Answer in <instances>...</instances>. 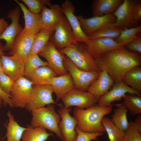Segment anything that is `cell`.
I'll return each mask as SVG.
<instances>
[{
	"instance_id": "7",
	"label": "cell",
	"mask_w": 141,
	"mask_h": 141,
	"mask_svg": "<svg viewBox=\"0 0 141 141\" xmlns=\"http://www.w3.org/2000/svg\"><path fill=\"white\" fill-rule=\"evenodd\" d=\"M53 92L50 85H33L31 97L25 109L31 112L33 109L51 104L62 107V104L56 103L54 100L52 96Z\"/></svg>"
},
{
	"instance_id": "39",
	"label": "cell",
	"mask_w": 141,
	"mask_h": 141,
	"mask_svg": "<svg viewBox=\"0 0 141 141\" xmlns=\"http://www.w3.org/2000/svg\"><path fill=\"white\" fill-rule=\"evenodd\" d=\"M14 82L3 72L0 73V87L5 92L9 95Z\"/></svg>"
},
{
	"instance_id": "28",
	"label": "cell",
	"mask_w": 141,
	"mask_h": 141,
	"mask_svg": "<svg viewBox=\"0 0 141 141\" xmlns=\"http://www.w3.org/2000/svg\"><path fill=\"white\" fill-rule=\"evenodd\" d=\"M26 127L22 137V141H45L49 137L53 136L42 127H34L30 125Z\"/></svg>"
},
{
	"instance_id": "20",
	"label": "cell",
	"mask_w": 141,
	"mask_h": 141,
	"mask_svg": "<svg viewBox=\"0 0 141 141\" xmlns=\"http://www.w3.org/2000/svg\"><path fill=\"white\" fill-rule=\"evenodd\" d=\"M3 66V72L14 81L24 76L25 61L15 55H0Z\"/></svg>"
},
{
	"instance_id": "34",
	"label": "cell",
	"mask_w": 141,
	"mask_h": 141,
	"mask_svg": "<svg viewBox=\"0 0 141 141\" xmlns=\"http://www.w3.org/2000/svg\"><path fill=\"white\" fill-rule=\"evenodd\" d=\"M44 66L48 67V63L42 60L38 54L28 57L25 62L24 76L28 79L36 69Z\"/></svg>"
},
{
	"instance_id": "31",
	"label": "cell",
	"mask_w": 141,
	"mask_h": 141,
	"mask_svg": "<svg viewBox=\"0 0 141 141\" xmlns=\"http://www.w3.org/2000/svg\"><path fill=\"white\" fill-rule=\"evenodd\" d=\"M54 32L42 29L36 34L28 57L38 54L49 41Z\"/></svg>"
},
{
	"instance_id": "3",
	"label": "cell",
	"mask_w": 141,
	"mask_h": 141,
	"mask_svg": "<svg viewBox=\"0 0 141 141\" xmlns=\"http://www.w3.org/2000/svg\"><path fill=\"white\" fill-rule=\"evenodd\" d=\"M31 112V126L34 127H42L54 132L63 140L58 127L61 118L59 114L56 111L54 104L33 109Z\"/></svg>"
},
{
	"instance_id": "17",
	"label": "cell",
	"mask_w": 141,
	"mask_h": 141,
	"mask_svg": "<svg viewBox=\"0 0 141 141\" xmlns=\"http://www.w3.org/2000/svg\"><path fill=\"white\" fill-rule=\"evenodd\" d=\"M49 7L45 6L40 13V25L42 29L54 32L65 16L59 5L51 4Z\"/></svg>"
},
{
	"instance_id": "4",
	"label": "cell",
	"mask_w": 141,
	"mask_h": 141,
	"mask_svg": "<svg viewBox=\"0 0 141 141\" xmlns=\"http://www.w3.org/2000/svg\"><path fill=\"white\" fill-rule=\"evenodd\" d=\"M81 43L77 42L59 51L78 68L87 72H99L95 59Z\"/></svg>"
},
{
	"instance_id": "37",
	"label": "cell",
	"mask_w": 141,
	"mask_h": 141,
	"mask_svg": "<svg viewBox=\"0 0 141 141\" xmlns=\"http://www.w3.org/2000/svg\"><path fill=\"white\" fill-rule=\"evenodd\" d=\"M28 7V10L31 13L36 14L41 12L46 5L49 7L52 4L49 0H22Z\"/></svg>"
},
{
	"instance_id": "33",
	"label": "cell",
	"mask_w": 141,
	"mask_h": 141,
	"mask_svg": "<svg viewBox=\"0 0 141 141\" xmlns=\"http://www.w3.org/2000/svg\"><path fill=\"white\" fill-rule=\"evenodd\" d=\"M123 104L133 115L141 114V96L126 93L123 97Z\"/></svg>"
},
{
	"instance_id": "46",
	"label": "cell",
	"mask_w": 141,
	"mask_h": 141,
	"mask_svg": "<svg viewBox=\"0 0 141 141\" xmlns=\"http://www.w3.org/2000/svg\"><path fill=\"white\" fill-rule=\"evenodd\" d=\"M3 104V100L2 98L0 96V109L1 108L2 104Z\"/></svg>"
},
{
	"instance_id": "23",
	"label": "cell",
	"mask_w": 141,
	"mask_h": 141,
	"mask_svg": "<svg viewBox=\"0 0 141 141\" xmlns=\"http://www.w3.org/2000/svg\"><path fill=\"white\" fill-rule=\"evenodd\" d=\"M122 0H95L92 5V14L94 16L113 13L122 3Z\"/></svg>"
},
{
	"instance_id": "42",
	"label": "cell",
	"mask_w": 141,
	"mask_h": 141,
	"mask_svg": "<svg viewBox=\"0 0 141 141\" xmlns=\"http://www.w3.org/2000/svg\"><path fill=\"white\" fill-rule=\"evenodd\" d=\"M0 96L2 99L4 105H9L11 108L13 107L10 96L5 92L0 87Z\"/></svg>"
},
{
	"instance_id": "8",
	"label": "cell",
	"mask_w": 141,
	"mask_h": 141,
	"mask_svg": "<svg viewBox=\"0 0 141 141\" xmlns=\"http://www.w3.org/2000/svg\"><path fill=\"white\" fill-rule=\"evenodd\" d=\"M36 35L25 28L17 35L8 54L17 56L25 62L31 52Z\"/></svg>"
},
{
	"instance_id": "43",
	"label": "cell",
	"mask_w": 141,
	"mask_h": 141,
	"mask_svg": "<svg viewBox=\"0 0 141 141\" xmlns=\"http://www.w3.org/2000/svg\"><path fill=\"white\" fill-rule=\"evenodd\" d=\"M8 22L3 18H0V35L8 26Z\"/></svg>"
},
{
	"instance_id": "22",
	"label": "cell",
	"mask_w": 141,
	"mask_h": 141,
	"mask_svg": "<svg viewBox=\"0 0 141 141\" xmlns=\"http://www.w3.org/2000/svg\"><path fill=\"white\" fill-rule=\"evenodd\" d=\"M56 97L57 101L61 99L66 94L74 88L72 79L68 73L52 78L49 84Z\"/></svg>"
},
{
	"instance_id": "44",
	"label": "cell",
	"mask_w": 141,
	"mask_h": 141,
	"mask_svg": "<svg viewBox=\"0 0 141 141\" xmlns=\"http://www.w3.org/2000/svg\"><path fill=\"white\" fill-rule=\"evenodd\" d=\"M4 45L2 43L0 42V55H7V54L4 52Z\"/></svg>"
},
{
	"instance_id": "36",
	"label": "cell",
	"mask_w": 141,
	"mask_h": 141,
	"mask_svg": "<svg viewBox=\"0 0 141 141\" xmlns=\"http://www.w3.org/2000/svg\"><path fill=\"white\" fill-rule=\"evenodd\" d=\"M122 141H141V127L133 121L130 122Z\"/></svg>"
},
{
	"instance_id": "12",
	"label": "cell",
	"mask_w": 141,
	"mask_h": 141,
	"mask_svg": "<svg viewBox=\"0 0 141 141\" xmlns=\"http://www.w3.org/2000/svg\"><path fill=\"white\" fill-rule=\"evenodd\" d=\"M58 110L61 118L58 125L62 134L63 141H76L77 133L75 128L77 122L74 116H71L70 108H67L62 106Z\"/></svg>"
},
{
	"instance_id": "26",
	"label": "cell",
	"mask_w": 141,
	"mask_h": 141,
	"mask_svg": "<svg viewBox=\"0 0 141 141\" xmlns=\"http://www.w3.org/2000/svg\"><path fill=\"white\" fill-rule=\"evenodd\" d=\"M57 76V75L48 66L40 67L33 73L28 79L33 83V85L49 84L51 80Z\"/></svg>"
},
{
	"instance_id": "10",
	"label": "cell",
	"mask_w": 141,
	"mask_h": 141,
	"mask_svg": "<svg viewBox=\"0 0 141 141\" xmlns=\"http://www.w3.org/2000/svg\"><path fill=\"white\" fill-rule=\"evenodd\" d=\"M38 55L46 59L48 67L57 75L61 76L68 73L64 64L65 55L49 41Z\"/></svg>"
},
{
	"instance_id": "1",
	"label": "cell",
	"mask_w": 141,
	"mask_h": 141,
	"mask_svg": "<svg viewBox=\"0 0 141 141\" xmlns=\"http://www.w3.org/2000/svg\"><path fill=\"white\" fill-rule=\"evenodd\" d=\"M95 59L99 71H105L115 82L122 80L132 68L141 65V55L125 47L110 51Z\"/></svg>"
},
{
	"instance_id": "30",
	"label": "cell",
	"mask_w": 141,
	"mask_h": 141,
	"mask_svg": "<svg viewBox=\"0 0 141 141\" xmlns=\"http://www.w3.org/2000/svg\"><path fill=\"white\" fill-rule=\"evenodd\" d=\"M115 105L117 108L111 115V119L119 128L125 131L129 125L127 116L128 110L123 103L117 104Z\"/></svg>"
},
{
	"instance_id": "6",
	"label": "cell",
	"mask_w": 141,
	"mask_h": 141,
	"mask_svg": "<svg viewBox=\"0 0 141 141\" xmlns=\"http://www.w3.org/2000/svg\"><path fill=\"white\" fill-rule=\"evenodd\" d=\"M33 85L24 76L14 82L10 94L13 107L25 108L30 100Z\"/></svg>"
},
{
	"instance_id": "41",
	"label": "cell",
	"mask_w": 141,
	"mask_h": 141,
	"mask_svg": "<svg viewBox=\"0 0 141 141\" xmlns=\"http://www.w3.org/2000/svg\"><path fill=\"white\" fill-rule=\"evenodd\" d=\"M132 16L135 20L138 22L141 20V1L137 0L132 10Z\"/></svg>"
},
{
	"instance_id": "32",
	"label": "cell",
	"mask_w": 141,
	"mask_h": 141,
	"mask_svg": "<svg viewBox=\"0 0 141 141\" xmlns=\"http://www.w3.org/2000/svg\"><path fill=\"white\" fill-rule=\"evenodd\" d=\"M102 122L110 141H122L125 131L119 128L111 119L105 116L103 118Z\"/></svg>"
},
{
	"instance_id": "11",
	"label": "cell",
	"mask_w": 141,
	"mask_h": 141,
	"mask_svg": "<svg viewBox=\"0 0 141 141\" xmlns=\"http://www.w3.org/2000/svg\"><path fill=\"white\" fill-rule=\"evenodd\" d=\"M55 46L64 49L76 43L70 25L66 17L60 22L49 40Z\"/></svg>"
},
{
	"instance_id": "13",
	"label": "cell",
	"mask_w": 141,
	"mask_h": 141,
	"mask_svg": "<svg viewBox=\"0 0 141 141\" xmlns=\"http://www.w3.org/2000/svg\"><path fill=\"white\" fill-rule=\"evenodd\" d=\"M137 0H124L113 13L116 18V23L120 28L124 30L136 27L138 22L132 16L133 7Z\"/></svg>"
},
{
	"instance_id": "40",
	"label": "cell",
	"mask_w": 141,
	"mask_h": 141,
	"mask_svg": "<svg viewBox=\"0 0 141 141\" xmlns=\"http://www.w3.org/2000/svg\"><path fill=\"white\" fill-rule=\"evenodd\" d=\"M139 33L134 39L125 46L126 49L131 52L141 54V34Z\"/></svg>"
},
{
	"instance_id": "29",
	"label": "cell",
	"mask_w": 141,
	"mask_h": 141,
	"mask_svg": "<svg viewBox=\"0 0 141 141\" xmlns=\"http://www.w3.org/2000/svg\"><path fill=\"white\" fill-rule=\"evenodd\" d=\"M122 80L133 89L141 91V68L134 67L128 71L123 77Z\"/></svg>"
},
{
	"instance_id": "2",
	"label": "cell",
	"mask_w": 141,
	"mask_h": 141,
	"mask_svg": "<svg viewBox=\"0 0 141 141\" xmlns=\"http://www.w3.org/2000/svg\"><path fill=\"white\" fill-rule=\"evenodd\" d=\"M112 109V106L102 107L97 104L86 109L75 107L73 114L77 121V126L86 132H105L102 121L105 115L111 113Z\"/></svg>"
},
{
	"instance_id": "35",
	"label": "cell",
	"mask_w": 141,
	"mask_h": 141,
	"mask_svg": "<svg viewBox=\"0 0 141 141\" xmlns=\"http://www.w3.org/2000/svg\"><path fill=\"white\" fill-rule=\"evenodd\" d=\"M141 32V25L133 28L123 30L120 34L114 39L117 43L125 46L133 41Z\"/></svg>"
},
{
	"instance_id": "45",
	"label": "cell",
	"mask_w": 141,
	"mask_h": 141,
	"mask_svg": "<svg viewBox=\"0 0 141 141\" xmlns=\"http://www.w3.org/2000/svg\"><path fill=\"white\" fill-rule=\"evenodd\" d=\"M2 72H3L2 64L0 56V73Z\"/></svg>"
},
{
	"instance_id": "9",
	"label": "cell",
	"mask_w": 141,
	"mask_h": 141,
	"mask_svg": "<svg viewBox=\"0 0 141 141\" xmlns=\"http://www.w3.org/2000/svg\"><path fill=\"white\" fill-rule=\"evenodd\" d=\"M64 107L67 108L75 106L83 109L91 107L98 103V100L90 93L74 88L61 99Z\"/></svg>"
},
{
	"instance_id": "5",
	"label": "cell",
	"mask_w": 141,
	"mask_h": 141,
	"mask_svg": "<svg viewBox=\"0 0 141 141\" xmlns=\"http://www.w3.org/2000/svg\"><path fill=\"white\" fill-rule=\"evenodd\" d=\"M64 64L72 79L74 86L83 91H87L90 86L99 75L100 71L87 72L78 68L65 56Z\"/></svg>"
},
{
	"instance_id": "25",
	"label": "cell",
	"mask_w": 141,
	"mask_h": 141,
	"mask_svg": "<svg viewBox=\"0 0 141 141\" xmlns=\"http://www.w3.org/2000/svg\"><path fill=\"white\" fill-rule=\"evenodd\" d=\"M7 115L8 120L5 125L7 131L4 138H6L7 141H20L26 127L18 124L10 111H8Z\"/></svg>"
},
{
	"instance_id": "38",
	"label": "cell",
	"mask_w": 141,
	"mask_h": 141,
	"mask_svg": "<svg viewBox=\"0 0 141 141\" xmlns=\"http://www.w3.org/2000/svg\"><path fill=\"white\" fill-rule=\"evenodd\" d=\"M75 130L77 133L76 141H92L96 140L98 138L102 136L103 133L99 132L89 133L80 130L77 126Z\"/></svg>"
},
{
	"instance_id": "27",
	"label": "cell",
	"mask_w": 141,
	"mask_h": 141,
	"mask_svg": "<svg viewBox=\"0 0 141 141\" xmlns=\"http://www.w3.org/2000/svg\"><path fill=\"white\" fill-rule=\"evenodd\" d=\"M123 30L116 22L108 24L88 36L89 40L100 38H108L114 39L120 34Z\"/></svg>"
},
{
	"instance_id": "14",
	"label": "cell",
	"mask_w": 141,
	"mask_h": 141,
	"mask_svg": "<svg viewBox=\"0 0 141 141\" xmlns=\"http://www.w3.org/2000/svg\"><path fill=\"white\" fill-rule=\"evenodd\" d=\"M61 7L70 25L76 42L84 44L87 43L89 40L83 32L77 16L74 14L75 8L73 3L66 0L62 4Z\"/></svg>"
},
{
	"instance_id": "21",
	"label": "cell",
	"mask_w": 141,
	"mask_h": 141,
	"mask_svg": "<svg viewBox=\"0 0 141 141\" xmlns=\"http://www.w3.org/2000/svg\"><path fill=\"white\" fill-rule=\"evenodd\" d=\"M114 81L107 72L100 71L98 77L90 85L87 91L98 100L110 90Z\"/></svg>"
},
{
	"instance_id": "19",
	"label": "cell",
	"mask_w": 141,
	"mask_h": 141,
	"mask_svg": "<svg viewBox=\"0 0 141 141\" xmlns=\"http://www.w3.org/2000/svg\"><path fill=\"white\" fill-rule=\"evenodd\" d=\"M77 17L81 28L87 36L97 31L104 25L116 21V18L113 13L100 16L85 18L83 16Z\"/></svg>"
},
{
	"instance_id": "18",
	"label": "cell",
	"mask_w": 141,
	"mask_h": 141,
	"mask_svg": "<svg viewBox=\"0 0 141 141\" xmlns=\"http://www.w3.org/2000/svg\"><path fill=\"white\" fill-rule=\"evenodd\" d=\"M20 14V8L17 7L9 11L6 17L11 19V22L0 35V41L2 39L6 41L4 45L5 51L9 50L16 37L22 29L19 22Z\"/></svg>"
},
{
	"instance_id": "15",
	"label": "cell",
	"mask_w": 141,
	"mask_h": 141,
	"mask_svg": "<svg viewBox=\"0 0 141 141\" xmlns=\"http://www.w3.org/2000/svg\"><path fill=\"white\" fill-rule=\"evenodd\" d=\"M113 86L110 90L99 99L98 103L99 105L102 107L112 106L113 102L122 100L127 93L141 96L140 92L133 89L122 80L115 82Z\"/></svg>"
},
{
	"instance_id": "24",
	"label": "cell",
	"mask_w": 141,
	"mask_h": 141,
	"mask_svg": "<svg viewBox=\"0 0 141 141\" xmlns=\"http://www.w3.org/2000/svg\"><path fill=\"white\" fill-rule=\"evenodd\" d=\"M15 1L19 5L23 13L25 21L24 28L36 35L42 29L40 14H36L31 13L22 3L16 0Z\"/></svg>"
},
{
	"instance_id": "16",
	"label": "cell",
	"mask_w": 141,
	"mask_h": 141,
	"mask_svg": "<svg viewBox=\"0 0 141 141\" xmlns=\"http://www.w3.org/2000/svg\"><path fill=\"white\" fill-rule=\"evenodd\" d=\"M84 45L87 51L94 59L110 51L125 47L114 39L105 38L89 40Z\"/></svg>"
}]
</instances>
